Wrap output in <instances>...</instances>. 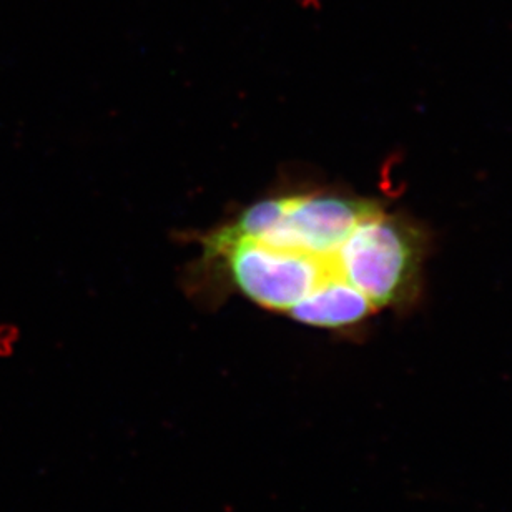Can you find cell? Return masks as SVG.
I'll use <instances>...</instances> for the list:
<instances>
[{"instance_id": "6da1fadb", "label": "cell", "mask_w": 512, "mask_h": 512, "mask_svg": "<svg viewBox=\"0 0 512 512\" xmlns=\"http://www.w3.org/2000/svg\"><path fill=\"white\" fill-rule=\"evenodd\" d=\"M202 247L247 300L321 330H348L406 303L423 260V242L401 218L333 193L260 200Z\"/></svg>"}]
</instances>
